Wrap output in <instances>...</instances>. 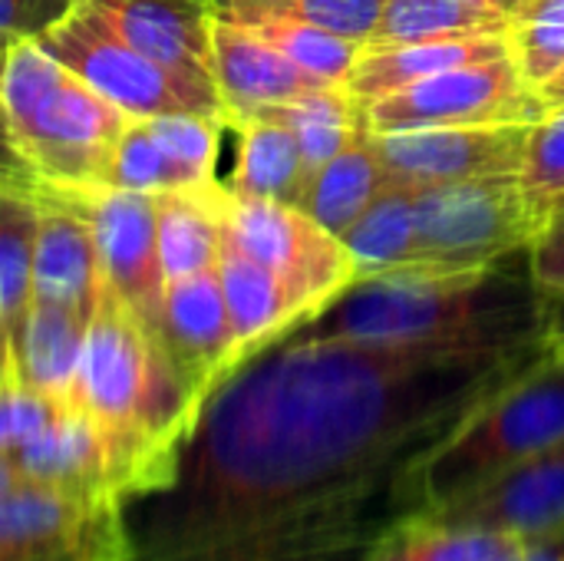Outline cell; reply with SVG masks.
<instances>
[{
    "label": "cell",
    "mask_w": 564,
    "mask_h": 561,
    "mask_svg": "<svg viewBox=\"0 0 564 561\" xmlns=\"http://www.w3.org/2000/svg\"><path fill=\"white\" fill-rule=\"evenodd\" d=\"M281 337L205 400L169 470L122 499L126 561H367L430 513L423 466L545 360Z\"/></svg>",
    "instance_id": "6da1fadb"
},
{
    "label": "cell",
    "mask_w": 564,
    "mask_h": 561,
    "mask_svg": "<svg viewBox=\"0 0 564 561\" xmlns=\"http://www.w3.org/2000/svg\"><path fill=\"white\" fill-rule=\"evenodd\" d=\"M284 337L519 350L545 341V291L532 274V248L469 271H387L354 278Z\"/></svg>",
    "instance_id": "7a4b0ae2"
},
{
    "label": "cell",
    "mask_w": 564,
    "mask_h": 561,
    "mask_svg": "<svg viewBox=\"0 0 564 561\" xmlns=\"http://www.w3.org/2000/svg\"><path fill=\"white\" fill-rule=\"evenodd\" d=\"M102 433L122 499L155 483L202 413L155 337L109 291L99 294L73 400Z\"/></svg>",
    "instance_id": "3957f363"
},
{
    "label": "cell",
    "mask_w": 564,
    "mask_h": 561,
    "mask_svg": "<svg viewBox=\"0 0 564 561\" xmlns=\"http://www.w3.org/2000/svg\"><path fill=\"white\" fill-rule=\"evenodd\" d=\"M0 99L10 129L43 185L99 182L129 116L59 66L36 40L0 56Z\"/></svg>",
    "instance_id": "277c9868"
},
{
    "label": "cell",
    "mask_w": 564,
    "mask_h": 561,
    "mask_svg": "<svg viewBox=\"0 0 564 561\" xmlns=\"http://www.w3.org/2000/svg\"><path fill=\"white\" fill-rule=\"evenodd\" d=\"M564 440V357L549 354L479 403L426 460L430 513L443 509Z\"/></svg>",
    "instance_id": "5b68a950"
},
{
    "label": "cell",
    "mask_w": 564,
    "mask_h": 561,
    "mask_svg": "<svg viewBox=\"0 0 564 561\" xmlns=\"http://www.w3.org/2000/svg\"><path fill=\"white\" fill-rule=\"evenodd\" d=\"M416 268L469 271L529 251L539 228L519 175H489L413 192Z\"/></svg>",
    "instance_id": "8992f818"
},
{
    "label": "cell",
    "mask_w": 564,
    "mask_h": 561,
    "mask_svg": "<svg viewBox=\"0 0 564 561\" xmlns=\"http://www.w3.org/2000/svg\"><path fill=\"white\" fill-rule=\"evenodd\" d=\"M36 46L59 66L79 76L89 89L122 109L129 119H152L165 112H198L225 122V106L195 93L169 69L142 56L122 40L112 23L89 3L79 0L66 20L46 30Z\"/></svg>",
    "instance_id": "52a82bcc"
},
{
    "label": "cell",
    "mask_w": 564,
    "mask_h": 561,
    "mask_svg": "<svg viewBox=\"0 0 564 561\" xmlns=\"http://www.w3.org/2000/svg\"><path fill=\"white\" fill-rule=\"evenodd\" d=\"M221 235L274 271L311 308V317L357 278L344 241L288 202L235 198L221 188Z\"/></svg>",
    "instance_id": "ba28073f"
},
{
    "label": "cell",
    "mask_w": 564,
    "mask_h": 561,
    "mask_svg": "<svg viewBox=\"0 0 564 561\" xmlns=\"http://www.w3.org/2000/svg\"><path fill=\"white\" fill-rule=\"evenodd\" d=\"M364 116L370 132L426 126H535L545 116V106L509 50L506 56L456 66L390 93L367 106Z\"/></svg>",
    "instance_id": "9c48e42d"
},
{
    "label": "cell",
    "mask_w": 564,
    "mask_h": 561,
    "mask_svg": "<svg viewBox=\"0 0 564 561\" xmlns=\"http://www.w3.org/2000/svg\"><path fill=\"white\" fill-rule=\"evenodd\" d=\"M53 188H59L93 228L102 291L129 308L132 317L155 337L165 301V278L155 241V195L109 188L99 182Z\"/></svg>",
    "instance_id": "30bf717a"
},
{
    "label": "cell",
    "mask_w": 564,
    "mask_h": 561,
    "mask_svg": "<svg viewBox=\"0 0 564 561\" xmlns=\"http://www.w3.org/2000/svg\"><path fill=\"white\" fill-rule=\"evenodd\" d=\"M370 132V129H367ZM532 126H426L370 132L383 188L423 192L449 182L522 175Z\"/></svg>",
    "instance_id": "8fae6325"
},
{
    "label": "cell",
    "mask_w": 564,
    "mask_h": 561,
    "mask_svg": "<svg viewBox=\"0 0 564 561\" xmlns=\"http://www.w3.org/2000/svg\"><path fill=\"white\" fill-rule=\"evenodd\" d=\"M116 503H83L17 483L0 496V561H126Z\"/></svg>",
    "instance_id": "7c38bea8"
},
{
    "label": "cell",
    "mask_w": 564,
    "mask_h": 561,
    "mask_svg": "<svg viewBox=\"0 0 564 561\" xmlns=\"http://www.w3.org/2000/svg\"><path fill=\"white\" fill-rule=\"evenodd\" d=\"M155 344L202 403L241 367L218 268L165 284Z\"/></svg>",
    "instance_id": "4fadbf2b"
},
{
    "label": "cell",
    "mask_w": 564,
    "mask_h": 561,
    "mask_svg": "<svg viewBox=\"0 0 564 561\" xmlns=\"http://www.w3.org/2000/svg\"><path fill=\"white\" fill-rule=\"evenodd\" d=\"M112 30L142 56L169 69L195 93L221 103L212 73V3L208 0H89Z\"/></svg>",
    "instance_id": "5bb4252c"
},
{
    "label": "cell",
    "mask_w": 564,
    "mask_h": 561,
    "mask_svg": "<svg viewBox=\"0 0 564 561\" xmlns=\"http://www.w3.org/2000/svg\"><path fill=\"white\" fill-rule=\"evenodd\" d=\"M7 466L20 476V483L43 486L83 503L122 506L112 453L99 427L76 403H66L33 443L7 460Z\"/></svg>",
    "instance_id": "9a60e30c"
},
{
    "label": "cell",
    "mask_w": 564,
    "mask_h": 561,
    "mask_svg": "<svg viewBox=\"0 0 564 561\" xmlns=\"http://www.w3.org/2000/svg\"><path fill=\"white\" fill-rule=\"evenodd\" d=\"M30 291V301L59 304L83 317H93L102 294L93 228L86 215L53 185H43L36 195Z\"/></svg>",
    "instance_id": "2e32d148"
},
{
    "label": "cell",
    "mask_w": 564,
    "mask_h": 561,
    "mask_svg": "<svg viewBox=\"0 0 564 561\" xmlns=\"http://www.w3.org/2000/svg\"><path fill=\"white\" fill-rule=\"evenodd\" d=\"M433 516L456 526L512 532L522 539L558 529L564 526V440L486 483L482 489L433 509Z\"/></svg>",
    "instance_id": "e0dca14e"
},
{
    "label": "cell",
    "mask_w": 564,
    "mask_h": 561,
    "mask_svg": "<svg viewBox=\"0 0 564 561\" xmlns=\"http://www.w3.org/2000/svg\"><path fill=\"white\" fill-rule=\"evenodd\" d=\"M212 73L225 106V126L231 119L251 116L254 109L304 96L321 86H337L301 69L271 43L228 20H215L212 26Z\"/></svg>",
    "instance_id": "ac0fdd59"
},
{
    "label": "cell",
    "mask_w": 564,
    "mask_h": 561,
    "mask_svg": "<svg viewBox=\"0 0 564 561\" xmlns=\"http://www.w3.org/2000/svg\"><path fill=\"white\" fill-rule=\"evenodd\" d=\"M218 278L241 364L291 334L294 327H301L304 321H311V308L274 271L258 265L225 235L218 251Z\"/></svg>",
    "instance_id": "d6986e66"
},
{
    "label": "cell",
    "mask_w": 564,
    "mask_h": 561,
    "mask_svg": "<svg viewBox=\"0 0 564 561\" xmlns=\"http://www.w3.org/2000/svg\"><path fill=\"white\" fill-rule=\"evenodd\" d=\"M509 53L506 36H459V40H413V43H364L357 53L347 89L360 109L377 99L423 83L436 73L496 60Z\"/></svg>",
    "instance_id": "ffe728a7"
},
{
    "label": "cell",
    "mask_w": 564,
    "mask_h": 561,
    "mask_svg": "<svg viewBox=\"0 0 564 561\" xmlns=\"http://www.w3.org/2000/svg\"><path fill=\"white\" fill-rule=\"evenodd\" d=\"M89 321L93 317H83L69 308L30 301L20 334H17V344H13L10 374H17L23 384H30L33 390H40L46 397L69 403L76 374H79V360H83V347H86Z\"/></svg>",
    "instance_id": "44dd1931"
},
{
    "label": "cell",
    "mask_w": 564,
    "mask_h": 561,
    "mask_svg": "<svg viewBox=\"0 0 564 561\" xmlns=\"http://www.w3.org/2000/svg\"><path fill=\"white\" fill-rule=\"evenodd\" d=\"M155 241L165 284L218 268L221 179L208 188L155 192Z\"/></svg>",
    "instance_id": "7402d4cb"
},
{
    "label": "cell",
    "mask_w": 564,
    "mask_h": 561,
    "mask_svg": "<svg viewBox=\"0 0 564 561\" xmlns=\"http://www.w3.org/2000/svg\"><path fill=\"white\" fill-rule=\"evenodd\" d=\"M228 132L238 136V159L221 188L235 198H274L297 205L311 165L291 129L268 119H235Z\"/></svg>",
    "instance_id": "603a6c76"
},
{
    "label": "cell",
    "mask_w": 564,
    "mask_h": 561,
    "mask_svg": "<svg viewBox=\"0 0 564 561\" xmlns=\"http://www.w3.org/2000/svg\"><path fill=\"white\" fill-rule=\"evenodd\" d=\"M519 0H387L367 43L506 36Z\"/></svg>",
    "instance_id": "cb8c5ba5"
},
{
    "label": "cell",
    "mask_w": 564,
    "mask_h": 561,
    "mask_svg": "<svg viewBox=\"0 0 564 561\" xmlns=\"http://www.w3.org/2000/svg\"><path fill=\"white\" fill-rule=\"evenodd\" d=\"M380 192H383V172L370 145V132L364 126L350 145H344L334 159H327L311 172L297 198V208L311 215L317 225H324L327 231L340 235L370 208V202Z\"/></svg>",
    "instance_id": "d4e9b609"
},
{
    "label": "cell",
    "mask_w": 564,
    "mask_h": 561,
    "mask_svg": "<svg viewBox=\"0 0 564 561\" xmlns=\"http://www.w3.org/2000/svg\"><path fill=\"white\" fill-rule=\"evenodd\" d=\"M522 536L456 526L433 513H420L400 522L367 561H522Z\"/></svg>",
    "instance_id": "484cf974"
},
{
    "label": "cell",
    "mask_w": 564,
    "mask_h": 561,
    "mask_svg": "<svg viewBox=\"0 0 564 561\" xmlns=\"http://www.w3.org/2000/svg\"><path fill=\"white\" fill-rule=\"evenodd\" d=\"M241 119H268V122L291 129L311 172L317 165H324L327 159H334L344 145H350L360 136V129L367 126V116L354 103L347 83L311 89L304 96L254 109L251 116H241Z\"/></svg>",
    "instance_id": "4316f807"
},
{
    "label": "cell",
    "mask_w": 564,
    "mask_h": 561,
    "mask_svg": "<svg viewBox=\"0 0 564 561\" xmlns=\"http://www.w3.org/2000/svg\"><path fill=\"white\" fill-rule=\"evenodd\" d=\"M36 195L0 188V377L13 367V344L30 308Z\"/></svg>",
    "instance_id": "83f0119b"
},
{
    "label": "cell",
    "mask_w": 564,
    "mask_h": 561,
    "mask_svg": "<svg viewBox=\"0 0 564 561\" xmlns=\"http://www.w3.org/2000/svg\"><path fill=\"white\" fill-rule=\"evenodd\" d=\"M354 258L357 278L416 268V212L413 192L383 188L370 208L337 235Z\"/></svg>",
    "instance_id": "f1b7e54d"
},
{
    "label": "cell",
    "mask_w": 564,
    "mask_h": 561,
    "mask_svg": "<svg viewBox=\"0 0 564 561\" xmlns=\"http://www.w3.org/2000/svg\"><path fill=\"white\" fill-rule=\"evenodd\" d=\"M228 23L251 30L254 36L271 43L278 53L294 60L301 69H307L327 83H347L350 66H354L357 53L364 50V43H357V40H347L340 33L301 23L291 17H278V13H238V17H228Z\"/></svg>",
    "instance_id": "f546056e"
},
{
    "label": "cell",
    "mask_w": 564,
    "mask_h": 561,
    "mask_svg": "<svg viewBox=\"0 0 564 561\" xmlns=\"http://www.w3.org/2000/svg\"><path fill=\"white\" fill-rule=\"evenodd\" d=\"M145 126L159 142V149L165 152V159L178 169L185 188H208L218 182L215 175L218 145H221V132H228L221 119L198 116V112H165L145 119Z\"/></svg>",
    "instance_id": "4dcf8cb0"
},
{
    "label": "cell",
    "mask_w": 564,
    "mask_h": 561,
    "mask_svg": "<svg viewBox=\"0 0 564 561\" xmlns=\"http://www.w3.org/2000/svg\"><path fill=\"white\" fill-rule=\"evenodd\" d=\"M208 3L215 20H228L238 13H278L367 43L387 0H208Z\"/></svg>",
    "instance_id": "1f68e13d"
},
{
    "label": "cell",
    "mask_w": 564,
    "mask_h": 561,
    "mask_svg": "<svg viewBox=\"0 0 564 561\" xmlns=\"http://www.w3.org/2000/svg\"><path fill=\"white\" fill-rule=\"evenodd\" d=\"M529 86H545L564 69V0H519L506 33Z\"/></svg>",
    "instance_id": "d6a6232c"
},
{
    "label": "cell",
    "mask_w": 564,
    "mask_h": 561,
    "mask_svg": "<svg viewBox=\"0 0 564 561\" xmlns=\"http://www.w3.org/2000/svg\"><path fill=\"white\" fill-rule=\"evenodd\" d=\"M522 195L542 228L552 215L564 212V106L549 109L529 136V152L522 165Z\"/></svg>",
    "instance_id": "836d02e7"
},
{
    "label": "cell",
    "mask_w": 564,
    "mask_h": 561,
    "mask_svg": "<svg viewBox=\"0 0 564 561\" xmlns=\"http://www.w3.org/2000/svg\"><path fill=\"white\" fill-rule=\"evenodd\" d=\"M99 185L109 188H129V192H172V188H185L178 169L165 159V152L159 149V142L152 139L145 119H129L102 175Z\"/></svg>",
    "instance_id": "e575fe53"
},
{
    "label": "cell",
    "mask_w": 564,
    "mask_h": 561,
    "mask_svg": "<svg viewBox=\"0 0 564 561\" xmlns=\"http://www.w3.org/2000/svg\"><path fill=\"white\" fill-rule=\"evenodd\" d=\"M66 403L33 390L17 374L0 377V460L7 463L17 450L33 443Z\"/></svg>",
    "instance_id": "d590c367"
},
{
    "label": "cell",
    "mask_w": 564,
    "mask_h": 561,
    "mask_svg": "<svg viewBox=\"0 0 564 561\" xmlns=\"http://www.w3.org/2000/svg\"><path fill=\"white\" fill-rule=\"evenodd\" d=\"M79 0H0V53L20 40H40Z\"/></svg>",
    "instance_id": "8d00e7d4"
},
{
    "label": "cell",
    "mask_w": 564,
    "mask_h": 561,
    "mask_svg": "<svg viewBox=\"0 0 564 561\" xmlns=\"http://www.w3.org/2000/svg\"><path fill=\"white\" fill-rule=\"evenodd\" d=\"M532 274L542 291H564V212L539 228L532 241Z\"/></svg>",
    "instance_id": "74e56055"
},
{
    "label": "cell",
    "mask_w": 564,
    "mask_h": 561,
    "mask_svg": "<svg viewBox=\"0 0 564 561\" xmlns=\"http://www.w3.org/2000/svg\"><path fill=\"white\" fill-rule=\"evenodd\" d=\"M0 188L20 192V195H40V188H43V179L36 175V169L23 155L17 136L10 129V116L3 109V99H0Z\"/></svg>",
    "instance_id": "f35d334b"
},
{
    "label": "cell",
    "mask_w": 564,
    "mask_h": 561,
    "mask_svg": "<svg viewBox=\"0 0 564 561\" xmlns=\"http://www.w3.org/2000/svg\"><path fill=\"white\" fill-rule=\"evenodd\" d=\"M545 344L564 357V291H545Z\"/></svg>",
    "instance_id": "ab89813d"
},
{
    "label": "cell",
    "mask_w": 564,
    "mask_h": 561,
    "mask_svg": "<svg viewBox=\"0 0 564 561\" xmlns=\"http://www.w3.org/2000/svg\"><path fill=\"white\" fill-rule=\"evenodd\" d=\"M522 561H564V526L529 536Z\"/></svg>",
    "instance_id": "60d3db41"
},
{
    "label": "cell",
    "mask_w": 564,
    "mask_h": 561,
    "mask_svg": "<svg viewBox=\"0 0 564 561\" xmlns=\"http://www.w3.org/2000/svg\"><path fill=\"white\" fill-rule=\"evenodd\" d=\"M539 99H542V106H545V112L549 109H558L564 106V69L562 73H555L545 86H539Z\"/></svg>",
    "instance_id": "b9f144b4"
},
{
    "label": "cell",
    "mask_w": 564,
    "mask_h": 561,
    "mask_svg": "<svg viewBox=\"0 0 564 561\" xmlns=\"http://www.w3.org/2000/svg\"><path fill=\"white\" fill-rule=\"evenodd\" d=\"M17 483H20V476H17V473H13V470H10V466L0 460V496H3L7 489H13Z\"/></svg>",
    "instance_id": "7bdbcfd3"
},
{
    "label": "cell",
    "mask_w": 564,
    "mask_h": 561,
    "mask_svg": "<svg viewBox=\"0 0 564 561\" xmlns=\"http://www.w3.org/2000/svg\"><path fill=\"white\" fill-rule=\"evenodd\" d=\"M0 56H3V53H0Z\"/></svg>",
    "instance_id": "ee69618b"
}]
</instances>
